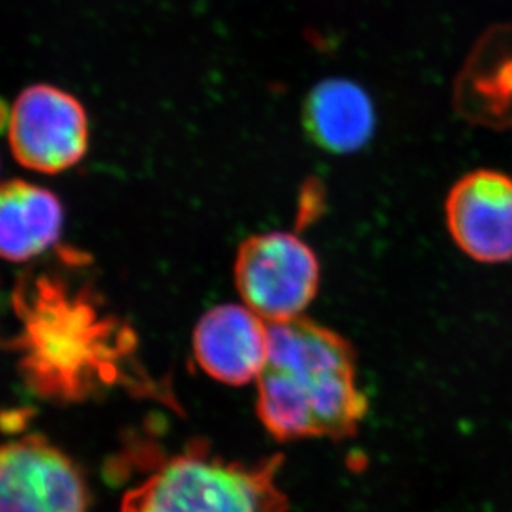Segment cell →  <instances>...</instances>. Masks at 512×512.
Returning <instances> with one entry per match:
<instances>
[{"mask_svg":"<svg viewBox=\"0 0 512 512\" xmlns=\"http://www.w3.org/2000/svg\"><path fill=\"white\" fill-rule=\"evenodd\" d=\"M464 85L471 94V109L484 120L499 124L512 112V25L484 35L469 60Z\"/></svg>","mask_w":512,"mask_h":512,"instance_id":"30bf717a","label":"cell"},{"mask_svg":"<svg viewBox=\"0 0 512 512\" xmlns=\"http://www.w3.org/2000/svg\"><path fill=\"white\" fill-rule=\"evenodd\" d=\"M84 474L42 436L0 444V512H89Z\"/></svg>","mask_w":512,"mask_h":512,"instance_id":"5b68a950","label":"cell"},{"mask_svg":"<svg viewBox=\"0 0 512 512\" xmlns=\"http://www.w3.org/2000/svg\"><path fill=\"white\" fill-rule=\"evenodd\" d=\"M355 351L335 331L305 318L270 323L268 363L256 409L278 439L346 438L365 418Z\"/></svg>","mask_w":512,"mask_h":512,"instance_id":"6da1fadb","label":"cell"},{"mask_svg":"<svg viewBox=\"0 0 512 512\" xmlns=\"http://www.w3.org/2000/svg\"><path fill=\"white\" fill-rule=\"evenodd\" d=\"M454 243L481 263L512 260V177L481 168L454 183L444 205Z\"/></svg>","mask_w":512,"mask_h":512,"instance_id":"8992f818","label":"cell"},{"mask_svg":"<svg viewBox=\"0 0 512 512\" xmlns=\"http://www.w3.org/2000/svg\"><path fill=\"white\" fill-rule=\"evenodd\" d=\"M193 355L220 383L242 386L258 380L268 363V326L248 306H215L193 331Z\"/></svg>","mask_w":512,"mask_h":512,"instance_id":"52a82bcc","label":"cell"},{"mask_svg":"<svg viewBox=\"0 0 512 512\" xmlns=\"http://www.w3.org/2000/svg\"><path fill=\"white\" fill-rule=\"evenodd\" d=\"M375 109L360 85L325 80L303 105V127L311 142L331 153L361 150L375 133Z\"/></svg>","mask_w":512,"mask_h":512,"instance_id":"ba28073f","label":"cell"},{"mask_svg":"<svg viewBox=\"0 0 512 512\" xmlns=\"http://www.w3.org/2000/svg\"><path fill=\"white\" fill-rule=\"evenodd\" d=\"M283 459L227 461L203 443L157 464L124 496L120 512H285L276 483Z\"/></svg>","mask_w":512,"mask_h":512,"instance_id":"7a4b0ae2","label":"cell"},{"mask_svg":"<svg viewBox=\"0 0 512 512\" xmlns=\"http://www.w3.org/2000/svg\"><path fill=\"white\" fill-rule=\"evenodd\" d=\"M235 283L245 306L263 320H293L315 300L320 261L296 235L261 233L238 250Z\"/></svg>","mask_w":512,"mask_h":512,"instance_id":"3957f363","label":"cell"},{"mask_svg":"<svg viewBox=\"0 0 512 512\" xmlns=\"http://www.w3.org/2000/svg\"><path fill=\"white\" fill-rule=\"evenodd\" d=\"M64 210L59 198L34 183H0V258L27 261L59 240Z\"/></svg>","mask_w":512,"mask_h":512,"instance_id":"9c48e42d","label":"cell"},{"mask_svg":"<svg viewBox=\"0 0 512 512\" xmlns=\"http://www.w3.org/2000/svg\"><path fill=\"white\" fill-rule=\"evenodd\" d=\"M9 143L15 160L34 172L74 167L89 145L84 105L54 85H30L10 109Z\"/></svg>","mask_w":512,"mask_h":512,"instance_id":"277c9868","label":"cell"}]
</instances>
